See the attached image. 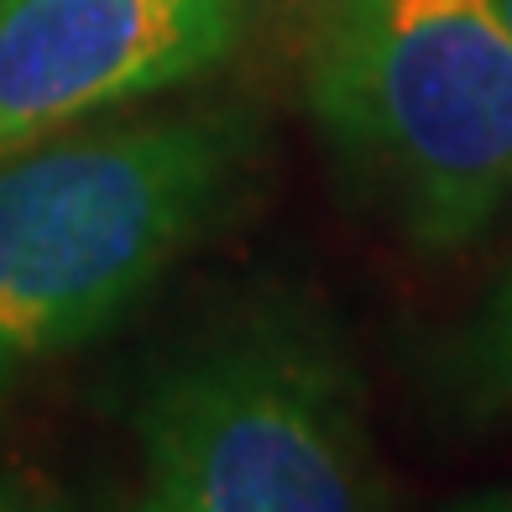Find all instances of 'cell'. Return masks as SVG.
Here are the masks:
<instances>
[{"mask_svg": "<svg viewBox=\"0 0 512 512\" xmlns=\"http://www.w3.org/2000/svg\"><path fill=\"white\" fill-rule=\"evenodd\" d=\"M230 0H0V152L225 58Z\"/></svg>", "mask_w": 512, "mask_h": 512, "instance_id": "cell-4", "label": "cell"}, {"mask_svg": "<svg viewBox=\"0 0 512 512\" xmlns=\"http://www.w3.org/2000/svg\"><path fill=\"white\" fill-rule=\"evenodd\" d=\"M450 512H512V481L486 486V492H471V497H460Z\"/></svg>", "mask_w": 512, "mask_h": 512, "instance_id": "cell-7", "label": "cell"}, {"mask_svg": "<svg viewBox=\"0 0 512 512\" xmlns=\"http://www.w3.org/2000/svg\"><path fill=\"white\" fill-rule=\"evenodd\" d=\"M230 110L42 136L0 152V387L121 319L251 168Z\"/></svg>", "mask_w": 512, "mask_h": 512, "instance_id": "cell-1", "label": "cell"}, {"mask_svg": "<svg viewBox=\"0 0 512 512\" xmlns=\"http://www.w3.org/2000/svg\"><path fill=\"white\" fill-rule=\"evenodd\" d=\"M0 512H79V507L37 476H0Z\"/></svg>", "mask_w": 512, "mask_h": 512, "instance_id": "cell-6", "label": "cell"}, {"mask_svg": "<svg viewBox=\"0 0 512 512\" xmlns=\"http://www.w3.org/2000/svg\"><path fill=\"white\" fill-rule=\"evenodd\" d=\"M131 512H387L366 392L309 304L256 298L152 377Z\"/></svg>", "mask_w": 512, "mask_h": 512, "instance_id": "cell-2", "label": "cell"}, {"mask_svg": "<svg viewBox=\"0 0 512 512\" xmlns=\"http://www.w3.org/2000/svg\"><path fill=\"white\" fill-rule=\"evenodd\" d=\"M429 382L439 403L460 418H502L512 413V267L492 293L439 340Z\"/></svg>", "mask_w": 512, "mask_h": 512, "instance_id": "cell-5", "label": "cell"}, {"mask_svg": "<svg viewBox=\"0 0 512 512\" xmlns=\"http://www.w3.org/2000/svg\"><path fill=\"white\" fill-rule=\"evenodd\" d=\"M230 6H236V11H241V16H246V11H251V6H267V0H230Z\"/></svg>", "mask_w": 512, "mask_h": 512, "instance_id": "cell-8", "label": "cell"}, {"mask_svg": "<svg viewBox=\"0 0 512 512\" xmlns=\"http://www.w3.org/2000/svg\"><path fill=\"white\" fill-rule=\"evenodd\" d=\"M502 16H507V27H512V0H502Z\"/></svg>", "mask_w": 512, "mask_h": 512, "instance_id": "cell-9", "label": "cell"}, {"mask_svg": "<svg viewBox=\"0 0 512 512\" xmlns=\"http://www.w3.org/2000/svg\"><path fill=\"white\" fill-rule=\"evenodd\" d=\"M309 100L340 162L413 246L460 251L512 204L502 0H335Z\"/></svg>", "mask_w": 512, "mask_h": 512, "instance_id": "cell-3", "label": "cell"}]
</instances>
